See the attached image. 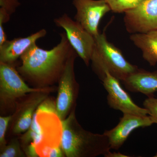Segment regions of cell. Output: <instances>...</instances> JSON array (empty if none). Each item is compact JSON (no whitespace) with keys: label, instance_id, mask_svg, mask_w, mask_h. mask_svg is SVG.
I'll return each mask as SVG.
<instances>
[{"label":"cell","instance_id":"14","mask_svg":"<svg viewBox=\"0 0 157 157\" xmlns=\"http://www.w3.org/2000/svg\"><path fill=\"white\" fill-rule=\"evenodd\" d=\"M44 97H39L28 104L20 114L14 125L13 132L19 134L27 131L29 128L37 108L44 100Z\"/></svg>","mask_w":157,"mask_h":157},{"label":"cell","instance_id":"8","mask_svg":"<svg viewBox=\"0 0 157 157\" xmlns=\"http://www.w3.org/2000/svg\"><path fill=\"white\" fill-rule=\"evenodd\" d=\"M45 90L29 87L12 64L0 62V95L2 101L10 102L28 93Z\"/></svg>","mask_w":157,"mask_h":157},{"label":"cell","instance_id":"6","mask_svg":"<svg viewBox=\"0 0 157 157\" xmlns=\"http://www.w3.org/2000/svg\"><path fill=\"white\" fill-rule=\"evenodd\" d=\"M104 88L107 91V104L115 110H120L123 113H130L145 116L148 112L144 107H139L132 101V98L124 90L120 80L106 71L101 79Z\"/></svg>","mask_w":157,"mask_h":157},{"label":"cell","instance_id":"23","mask_svg":"<svg viewBox=\"0 0 157 157\" xmlns=\"http://www.w3.org/2000/svg\"><path fill=\"white\" fill-rule=\"evenodd\" d=\"M154 157H157V153L156 154V155H155V156H154Z\"/></svg>","mask_w":157,"mask_h":157},{"label":"cell","instance_id":"22","mask_svg":"<svg viewBox=\"0 0 157 157\" xmlns=\"http://www.w3.org/2000/svg\"><path fill=\"white\" fill-rule=\"evenodd\" d=\"M104 156L106 157H128V156H126V155L122 154L120 152H111L109 151L107 154Z\"/></svg>","mask_w":157,"mask_h":157},{"label":"cell","instance_id":"13","mask_svg":"<svg viewBox=\"0 0 157 157\" xmlns=\"http://www.w3.org/2000/svg\"><path fill=\"white\" fill-rule=\"evenodd\" d=\"M134 45L142 52L143 58L150 65L157 63V30L144 33L132 34L130 36Z\"/></svg>","mask_w":157,"mask_h":157},{"label":"cell","instance_id":"5","mask_svg":"<svg viewBox=\"0 0 157 157\" xmlns=\"http://www.w3.org/2000/svg\"><path fill=\"white\" fill-rule=\"evenodd\" d=\"M124 13L125 26L130 33H144L157 30V0H143Z\"/></svg>","mask_w":157,"mask_h":157},{"label":"cell","instance_id":"3","mask_svg":"<svg viewBox=\"0 0 157 157\" xmlns=\"http://www.w3.org/2000/svg\"><path fill=\"white\" fill-rule=\"evenodd\" d=\"M95 39L91 61L94 70L101 80L106 71L122 81L139 69L128 62L121 51L107 40L105 32L98 34Z\"/></svg>","mask_w":157,"mask_h":157},{"label":"cell","instance_id":"2","mask_svg":"<svg viewBox=\"0 0 157 157\" xmlns=\"http://www.w3.org/2000/svg\"><path fill=\"white\" fill-rule=\"evenodd\" d=\"M74 113L62 120L61 145L68 157L105 155L110 151L108 137L84 131L76 121Z\"/></svg>","mask_w":157,"mask_h":157},{"label":"cell","instance_id":"17","mask_svg":"<svg viewBox=\"0 0 157 157\" xmlns=\"http://www.w3.org/2000/svg\"><path fill=\"white\" fill-rule=\"evenodd\" d=\"M111 11L115 13H123L134 9L143 0H105Z\"/></svg>","mask_w":157,"mask_h":157},{"label":"cell","instance_id":"21","mask_svg":"<svg viewBox=\"0 0 157 157\" xmlns=\"http://www.w3.org/2000/svg\"><path fill=\"white\" fill-rule=\"evenodd\" d=\"M63 152L62 147H60V146L54 147H48L45 150V155L49 157H63Z\"/></svg>","mask_w":157,"mask_h":157},{"label":"cell","instance_id":"10","mask_svg":"<svg viewBox=\"0 0 157 157\" xmlns=\"http://www.w3.org/2000/svg\"><path fill=\"white\" fill-rule=\"evenodd\" d=\"M77 55L76 51L71 55L59 78L56 111L57 115L61 121L64 119L74 101L75 85L74 63Z\"/></svg>","mask_w":157,"mask_h":157},{"label":"cell","instance_id":"20","mask_svg":"<svg viewBox=\"0 0 157 157\" xmlns=\"http://www.w3.org/2000/svg\"><path fill=\"white\" fill-rule=\"evenodd\" d=\"M11 119V116L0 117V144L1 148L5 146V135L9 122Z\"/></svg>","mask_w":157,"mask_h":157},{"label":"cell","instance_id":"16","mask_svg":"<svg viewBox=\"0 0 157 157\" xmlns=\"http://www.w3.org/2000/svg\"><path fill=\"white\" fill-rule=\"evenodd\" d=\"M20 6L18 0H0V31L5 30L3 25L9 21Z\"/></svg>","mask_w":157,"mask_h":157},{"label":"cell","instance_id":"18","mask_svg":"<svg viewBox=\"0 0 157 157\" xmlns=\"http://www.w3.org/2000/svg\"><path fill=\"white\" fill-rule=\"evenodd\" d=\"M23 156L20 149L19 144L17 141L11 142L10 144L4 147L0 154L1 157H17Z\"/></svg>","mask_w":157,"mask_h":157},{"label":"cell","instance_id":"1","mask_svg":"<svg viewBox=\"0 0 157 157\" xmlns=\"http://www.w3.org/2000/svg\"><path fill=\"white\" fill-rule=\"evenodd\" d=\"M60 41L50 50L33 44L21 56L22 63L17 68L19 73L30 80L40 82L60 78L67 61L75 51L65 32L60 34Z\"/></svg>","mask_w":157,"mask_h":157},{"label":"cell","instance_id":"12","mask_svg":"<svg viewBox=\"0 0 157 157\" xmlns=\"http://www.w3.org/2000/svg\"><path fill=\"white\" fill-rule=\"evenodd\" d=\"M122 82L130 91L141 93L148 98L155 97L157 92V70L150 72L139 69Z\"/></svg>","mask_w":157,"mask_h":157},{"label":"cell","instance_id":"4","mask_svg":"<svg viewBox=\"0 0 157 157\" xmlns=\"http://www.w3.org/2000/svg\"><path fill=\"white\" fill-rule=\"evenodd\" d=\"M59 27L64 29L68 40L73 49L88 65L91 59L95 39L91 34L86 30L80 24L73 20L67 14L54 19Z\"/></svg>","mask_w":157,"mask_h":157},{"label":"cell","instance_id":"9","mask_svg":"<svg viewBox=\"0 0 157 157\" xmlns=\"http://www.w3.org/2000/svg\"><path fill=\"white\" fill-rule=\"evenodd\" d=\"M153 124L149 116H141L123 113V116L121 118L117 125L111 130L105 131L104 134L108 137L110 148L117 150L135 129L150 126Z\"/></svg>","mask_w":157,"mask_h":157},{"label":"cell","instance_id":"19","mask_svg":"<svg viewBox=\"0 0 157 157\" xmlns=\"http://www.w3.org/2000/svg\"><path fill=\"white\" fill-rule=\"evenodd\" d=\"M144 107L147 110L154 124H157V98H147L143 102Z\"/></svg>","mask_w":157,"mask_h":157},{"label":"cell","instance_id":"7","mask_svg":"<svg viewBox=\"0 0 157 157\" xmlns=\"http://www.w3.org/2000/svg\"><path fill=\"white\" fill-rule=\"evenodd\" d=\"M76 9V21L95 37L100 33L98 26L102 17L109 11L110 7L105 0H73Z\"/></svg>","mask_w":157,"mask_h":157},{"label":"cell","instance_id":"11","mask_svg":"<svg viewBox=\"0 0 157 157\" xmlns=\"http://www.w3.org/2000/svg\"><path fill=\"white\" fill-rule=\"evenodd\" d=\"M47 31L42 29L29 36L7 40L0 45V62L12 64L37 40L46 36Z\"/></svg>","mask_w":157,"mask_h":157},{"label":"cell","instance_id":"15","mask_svg":"<svg viewBox=\"0 0 157 157\" xmlns=\"http://www.w3.org/2000/svg\"><path fill=\"white\" fill-rule=\"evenodd\" d=\"M37 113L38 111L36 110L34 114L29 128L21 137L24 143L26 144L32 142V144L36 146L40 143L43 138V131L36 119Z\"/></svg>","mask_w":157,"mask_h":157}]
</instances>
